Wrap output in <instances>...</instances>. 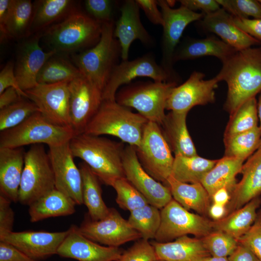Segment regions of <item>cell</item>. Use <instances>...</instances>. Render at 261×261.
Segmentation results:
<instances>
[{
    "mask_svg": "<svg viewBox=\"0 0 261 261\" xmlns=\"http://www.w3.org/2000/svg\"><path fill=\"white\" fill-rule=\"evenodd\" d=\"M142 77L156 82H175L157 63L155 56L147 53L131 60H122L116 67L104 89L103 100H115L116 93L122 86Z\"/></svg>",
    "mask_w": 261,
    "mask_h": 261,
    "instance_id": "obj_13",
    "label": "cell"
},
{
    "mask_svg": "<svg viewBox=\"0 0 261 261\" xmlns=\"http://www.w3.org/2000/svg\"><path fill=\"white\" fill-rule=\"evenodd\" d=\"M58 248L57 255L78 261H119L123 249L102 246L85 237L78 227L72 224Z\"/></svg>",
    "mask_w": 261,
    "mask_h": 261,
    "instance_id": "obj_19",
    "label": "cell"
},
{
    "mask_svg": "<svg viewBox=\"0 0 261 261\" xmlns=\"http://www.w3.org/2000/svg\"><path fill=\"white\" fill-rule=\"evenodd\" d=\"M76 205L70 197L55 188L29 206L30 221L36 222L49 218L72 215L75 212Z\"/></svg>",
    "mask_w": 261,
    "mask_h": 261,
    "instance_id": "obj_30",
    "label": "cell"
},
{
    "mask_svg": "<svg viewBox=\"0 0 261 261\" xmlns=\"http://www.w3.org/2000/svg\"><path fill=\"white\" fill-rule=\"evenodd\" d=\"M242 176L231 192L230 210L238 209L261 194V148L244 163Z\"/></svg>",
    "mask_w": 261,
    "mask_h": 261,
    "instance_id": "obj_24",
    "label": "cell"
},
{
    "mask_svg": "<svg viewBox=\"0 0 261 261\" xmlns=\"http://www.w3.org/2000/svg\"><path fill=\"white\" fill-rule=\"evenodd\" d=\"M175 82L138 81L121 88L115 100L119 104L133 108L148 121L160 126L166 114V104Z\"/></svg>",
    "mask_w": 261,
    "mask_h": 261,
    "instance_id": "obj_7",
    "label": "cell"
},
{
    "mask_svg": "<svg viewBox=\"0 0 261 261\" xmlns=\"http://www.w3.org/2000/svg\"><path fill=\"white\" fill-rule=\"evenodd\" d=\"M157 1L164 20L160 64L173 81L177 83L180 78L174 67V52L187 26L193 21L200 20L204 14L192 11L181 5L179 8L174 9L168 5L166 0Z\"/></svg>",
    "mask_w": 261,
    "mask_h": 261,
    "instance_id": "obj_9",
    "label": "cell"
},
{
    "mask_svg": "<svg viewBox=\"0 0 261 261\" xmlns=\"http://www.w3.org/2000/svg\"><path fill=\"white\" fill-rule=\"evenodd\" d=\"M9 199L0 195V237L13 232L14 213Z\"/></svg>",
    "mask_w": 261,
    "mask_h": 261,
    "instance_id": "obj_48",
    "label": "cell"
},
{
    "mask_svg": "<svg viewBox=\"0 0 261 261\" xmlns=\"http://www.w3.org/2000/svg\"><path fill=\"white\" fill-rule=\"evenodd\" d=\"M33 7L31 35L47 29L78 10L76 1L71 0H35Z\"/></svg>",
    "mask_w": 261,
    "mask_h": 261,
    "instance_id": "obj_29",
    "label": "cell"
},
{
    "mask_svg": "<svg viewBox=\"0 0 261 261\" xmlns=\"http://www.w3.org/2000/svg\"><path fill=\"white\" fill-rule=\"evenodd\" d=\"M237 50L214 35L202 39L188 38L180 42L174 55V63L206 56L218 58L222 62Z\"/></svg>",
    "mask_w": 261,
    "mask_h": 261,
    "instance_id": "obj_26",
    "label": "cell"
},
{
    "mask_svg": "<svg viewBox=\"0 0 261 261\" xmlns=\"http://www.w3.org/2000/svg\"><path fill=\"white\" fill-rule=\"evenodd\" d=\"M158 260L164 261H203L211 256L201 239L184 235L174 241L152 242Z\"/></svg>",
    "mask_w": 261,
    "mask_h": 261,
    "instance_id": "obj_27",
    "label": "cell"
},
{
    "mask_svg": "<svg viewBox=\"0 0 261 261\" xmlns=\"http://www.w3.org/2000/svg\"><path fill=\"white\" fill-rule=\"evenodd\" d=\"M228 259L229 261H260L249 248L239 243Z\"/></svg>",
    "mask_w": 261,
    "mask_h": 261,
    "instance_id": "obj_54",
    "label": "cell"
},
{
    "mask_svg": "<svg viewBox=\"0 0 261 261\" xmlns=\"http://www.w3.org/2000/svg\"><path fill=\"white\" fill-rule=\"evenodd\" d=\"M69 82L38 84L25 93L27 99L36 105L48 121L57 125L72 127Z\"/></svg>",
    "mask_w": 261,
    "mask_h": 261,
    "instance_id": "obj_15",
    "label": "cell"
},
{
    "mask_svg": "<svg viewBox=\"0 0 261 261\" xmlns=\"http://www.w3.org/2000/svg\"><path fill=\"white\" fill-rule=\"evenodd\" d=\"M75 132L71 127L54 124L37 112L18 126L0 132V148H18L27 145L59 146L69 143Z\"/></svg>",
    "mask_w": 261,
    "mask_h": 261,
    "instance_id": "obj_6",
    "label": "cell"
},
{
    "mask_svg": "<svg viewBox=\"0 0 261 261\" xmlns=\"http://www.w3.org/2000/svg\"><path fill=\"white\" fill-rule=\"evenodd\" d=\"M259 2L261 3V0H259Z\"/></svg>",
    "mask_w": 261,
    "mask_h": 261,
    "instance_id": "obj_62",
    "label": "cell"
},
{
    "mask_svg": "<svg viewBox=\"0 0 261 261\" xmlns=\"http://www.w3.org/2000/svg\"><path fill=\"white\" fill-rule=\"evenodd\" d=\"M244 161L226 156L218 160L201 181L211 199L216 190L222 188L228 189L231 194L237 183L236 176L240 173Z\"/></svg>",
    "mask_w": 261,
    "mask_h": 261,
    "instance_id": "obj_32",
    "label": "cell"
},
{
    "mask_svg": "<svg viewBox=\"0 0 261 261\" xmlns=\"http://www.w3.org/2000/svg\"><path fill=\"white\" fill-rule=\"evenodd\" d=\"M0 261H39L34 260L16 247L0 241Z\"/></svg>",
    "mask_w": 261,
    "mask_h": 261,
    "instance_id": "obj_51",
    "label": "cell"
},
{
    "mask_svg": "<svg viewBox=\"0 0 261 261\" xmlns=\"http://www.w3.org/2000/svg\"><path fill=\"white\" fill-rule=\"evenodd\" d=\"M69 143L49 147L48 155L54 172L55 188L70 197L76 205H81L83 203L82 175L74 161Z\"/></svg>",
    "mask_w": 261,
    "mask_h": 261,
    "instance_id": "obj_18",
    "label": "cell"
},
{
    "mask_svg": "<svg viewBox=\"0 0 261 261\" xmlns=\"http://www.w3.org/2000/svg\"><path fill=\"white\" fill-rule=\"evenodd\" d=\"M218 160H209L198 155L187 157L174 156L171 176L184 183H201Z\"/></svg>",
    "mask_w": 261,
    "mask_h": 261,
    "instance_id": "obj_35",
    "label": "cell"
},
{
    "mask_svg": "<svg viewBox=\"0 0 261 261\" xmlns=\"http://www.w3.org/2000/svg\"><path fill=\"white\" fill-rule=\"evenodd\" d=\"M213 203L225 206L231 199V192L226 188L216 190L211 197Z\"/></svg>",
    "mask_w": 261,
    "mask_h": 261,
    "instance_id": "obj_57",
    "label": "cell"
},
{
    "mask_svg": "<svg viewBox=\"0 0 261 261\" xmlns=\"http://www.w3.org/2000/svg\"><path fill=\"white\" fill-rule=\"evenodd\" d=\"M205 74L194 71L183 84L174 87L167 99L166 109L178 113H188L196 105L213 103L215 100V89L220 80L216 75L204 80Z\"/></svg>",
    "mask_w": 261,
    "mask_h": 261,
    "instance_id": "obj_16",
    "label": "cell"
},
{
    "mask_svg": "<svg viewBox=\"0 0 261 261\" xmlns=\"http://www.w3.org/2000/svg\"><path fill=\"white\" fill-rule=\"evenodd\" d=\"M178 1L181 5L192 11H201L204 15L215 12L221 8L217 0H180Z\"/></svg>",
    "mask_w": 261,
    "mask_h": 261,
    "instance_id": "obj_52",
    "label": "cell"
},
{
    "mask_svg": "<svg viewBox=\"0 0 261 261\" xmlns=\"http://www.w3.org/2000/svg\"><path fill=\"white\" fill-rule=\"evenodd\" d=\"M154 246L148 240L140 238L127 250L124 251L119 261H156Z\"/></svg>",
    "mask_w": 261,
    "mask_h": 261,
    "instance_id": "obj_46",
    "label": "cell"
},
{
    "mask_svg": "<svg viewBox=\"0 0 261 261\" xmlns=\"http://www.w3.org/2000/svg\"><path fill=\"white\" fill-rule=\"evenodd\" d=\"M261 139L259 126L224 138V156L245 160L259 149Z\"/></svg>",
    "mask_w": 261,
    "mask_h": 261,
    "instance_id": "obj_37",
    "label": "cell"
},
{
    "mask_svg": "<svg viewBox=\"0 0 261 261\" xmlns=\"http://www.w3.org/2000/svg\"><path fill=\"white\" fill-rule=\"evenodd\" d=\"M14 64L10 61L6 64L0 72V94L9 87H14L24 98L27 99L26 93L21 90L18 83L14 70Z\"/></svg>",
    "mask_w": 261,
    "mask_h": 261,
    "instance_id": "obj_49",
    "label": "cell"
},
{
    "mask_svg": "<svg viewBox=\"0 0 261 261\" xmlns=\"http://www.w3.org/2000/svg\"><path fill=\"white\" fill-rule=\"evenodd\" d=\"M217 75L228 87L224 109L230 115L261 91V47L237 50Z\"/></svg>",
    "mask_w": 261,
    "mask_h": 261,
    "instance_id": "obj_1",
    "label": "cell"
},
{
    "mask_svg": "<svg viewBox=\"0 0 261 261\" xmlns=\"http://www.w3.org/2000/svg\"><path fill=\"white\" fill-rule=\"evenodd\" d=\"M201 239L210 255L214 257H228L238 245L236 239L220 231L214 230Z\"/></svg>",
    "mask_w": 261,
    "mask_h": 261,
    "instance_id": "obj_43",
    "label": "cell"
},
{
    "mask_svg": "<svg viewBox=\"0 0 261 261\" xmlns=\"http://www.w3.org/2000/svg\"><path fill=\"white\" fill-rule=\"evenodd\" d=\"M39 110L30 100L22 99L0 109V131L14 128Z\"/></svg>",
    "mask_w": 261,
    "mask_h": 261,
    "instance_id": "obj_41",
    "label": "cell"
},
{
    "mask_svg": "<svg viewBox=\"0 0 261 261\" xmlns=\"http://www.w3.org/2000/svg\"><path fill=\"white\" fill-rule=\"evenodd\" d=\"M257 110L258 117L260 122V126L259 127L261 131V94L259 97L258 102H257ZM260 148H261V139L259 149Z\"/></svg>",
    "mask_w": 261,
    "mask_h": 261,
    "instance_id": "obj_59",
    "label": "cell"
},
{
    "mask_svg": "<svg viewBox=\"0 0 261 261\" xmlns=\"http://www.w3.org/2000/svg\"><path fill=\"white\" fill-rule=\"evenodd\" d=\"M165 185L169 188L173 199L187 210L201 214L208 211L211 198L201 183L181 182L170 176Z\"/></svg>",
    "mask_w": 261,
    "mask_h": 261,
    "instance_id": "obj_31",
    "label": "cell"
},
{
    "mask_svg": "<svg viewBox=\"0 0 261 261\" xmlns=\"http://www.w3.org/2000/svg\"><path fill=\"white\" fill-rule=\"evenodd\" d=\"M22 97H23L14 88H8L0 94V109L19 101Z\"/></svg>",
    "mask_w": 261,
    "mask_h": 261,
    "instance_id": "obj_56",
    "label": "cell"
},
{
    "mask_svg": "<svg viewBox=\"0 0 261 261\" xmlns=\"http://www.w3.org/2000/svg\"><path fill=\"white\" fill-rule=\"evenodd\" d=\"M115 22L102 24L99 42L94 46L73 56L83 75L103 91L121 56V46L114 36Z\"/></svg>",
    "mask_w": 261,
    "mask_h": 261,
    "instance_id": "obj_5",
    "label": "cell"
},
{
    "mask_svg": "<svg viewBox=\"0 0 261 261\" xmlns=\"http://www.w3.org/2000/svg\"><path fill=\"white\" fill-rule=\"evenodd\" d=\"M26 152L23 147L0 148V195L18 202Z\"/></svg>",
    "mask_w": 261,
    "mask_h": 261,
    "instance_id": "obj_25",
    "label": "cell"
},
{
    "mask_svg": "<svg viewBox=\"0 0 261 261\" xmlns=\"http://www.w3.org/2000/svg\"><path fill=\"white\" fill-rule=\"evenodd\" d=\"M82 178L83 203L88 209L87 214L93 220L105 218L109 212L102 197L99 179L84 162L79 167Z\"/></svg>",
    "mask_w": 261,
    "mask_h": 261,
    "instance_id": "obj_34",
    "label": "cell"
},
{
    "mask_svg": "<svg viewBox=\"0 0 261 261\" xmlns=\"http://www.w3.org/2000/svg\"><path fill=\"white\" fill-rule=\"evenodd\" d=\"M237 241L238 243L249 248L261 261V220L256 221L250 229Z\"/></svg>",
    "mask_w": 261,
    "mask_h": 261,
    "instance_id": "obj_47",
    "label": "cell"
},
{
    "mask_svg": "<svg viewBox=\"0 0 261 261\" xmlns=\"http://www.w3.org/2000/svg\"><path fill=\"white\" fill-rule=\"evenodd\" d=\"M155 241L165 243L192 234L203 238L214 231L213 221L189 212L174 199L161 209Z\"/></svg>",
    "mask_w": 261,
    "mask_h": 261,
    "instance_id": "obj_11",
    "label": "cell"
},
{
    "mask_svg": "<svg viewBox=\"0 0 261 261\" xmlns=\"http://www.w3.org/2000/svg\"><path fill=\"white\" fill-rule=\"evenodd\" d=\"M156 261H164L161 260H158Z\"/></svg>",
    "mask_w": 261,
    "mask_h": 261,
    "instance_id": "obj_61",
    "label": "cell"
},
{
    "mask_svg": "<svg viewBox=\"0 0 261 261\" xmlns=\"http://www.w3.org/2000/svg\"><path fill=\"white\" fill-rule=\"evenodd\" d=\"M260 203V199L257 197L228 216L213 221L214 230L224 232L237 240L255 222L256 211Z\"/></svg>",
    "mask_w": 261,
    "mask_h": 261,
    "instance_id": "obj_33",
    "label": "cell"
},
{
    "mask_svg": "<svg viewBox=\"0 0 261 261\" xmlns=\"http://www.w3.org/2000/svg\"><path fill=\"white\" fill-rule=\"evenodd\" d=\"M78 228L86 238L109 246L119 247L142 238L141 234L114 208H109L108 215L99 220H92L87 214Z\"/></svg>",
    "mask_w": 261,
    "mask_h": 261,
    "instance_id": "obj_12",
    "label": "cell"
},
{
    "mask_svg": "<svg viewBox=\"0 0 261 261\" xmlns=\"http://www.w3.org/2000/svg\"><path fill=\"white\" fill-rule=\"evenodd\" d=\"M55 188L54 174L48 152L42 145H32L25 153L18 202L29 206Z\"/></svg>",
    "mask_w": 261,
    "mask_h": 261,
    "instance_id": "obj_8",
    "label": "cell"
},
{
    "mask_svg": "<svg viewBox=\"0 0 261 261\" xmlns=\"http://www.w3.org/2000/svg\"><path fill=\"white\" fill-rule=\"evenodd\" d=\"M69 144L73 157L83 160L106 185L112 187L116 180L126 177L122 142L83 132L75 134Z\"/></svg>",
    "mask_w": 261,
    "mask_h": 261,
    "instance_id": "obj_2",
    "label": "cell"
},
{
    "mask_svg": "<svg viewBox=\"0 0 261 261\" xmlns=\"http://www.w3.org/2000/svg\"><path fill=\"white\" fill-rule=\"evenodd\" d=\"M68 232L65 231L12 232L0 237V241L14 246L29 257L40 261L57 254Z\"/></svg>",
    "mask_w": 261,
    "mask_h": 261,
    "instance_id": "obj_20",
    "label": "cell"
},
{
    "mask_svg": "<svg viewBox=\"0 0 261 261\" xmlns=\"http://www.w3.org/2000/svg\"><path fill=\"white\" fill-rule=\"evenodd\" d=\"M187 114L170 111L166 115L160 126L162 133L174 156L190 157L197 155L187 129Z\"/></svg>",
    "mask_w": 261,
    "mask_h": 261,
    "instance_id": "obj_28",
    "label": "cell"
},
{
    "mask_svg": "<svg viewBox=\"0 0 261 261\" xmlns=\"http://www.w3.org/2000/svg\"><path fill=\"white\" fill-rule=\"evenodd\" d=\"M85 7L87 14L102 24L115 22L113 15L117 1L110 0H86Z\"/></svg>",
    "mask_w": 261,
    "mask_h": 261,
    "instance_id": "obj_45",
    "label": "cell"
},
{
    "mask_svg": "<svg viewBox=\"0 0 261 261\" xmlns=\"http://www.w3.org/2000/svg\"><path fill=\"white\" fill-rule=\"evenodd\" d=\"M71 126L83 133L103 101V90L82 74L69 82Z\"/></svg>",
    "mask_w": 261,
    "mask_h": 261,
    "instance_id": "obj_14",
    "label": "cell"
},
{
    "mask_svg": "<svg viewBox=\"0 0 261 261\" xmlns=\"http://www.w3.org/2000/svg\"><path fill=\"white\" fill-rule=\"evenodd\" d=\"M57 54L51 57L40 70L37 77L38 84L70 82L82 74L76 66Z\"/></svg>",
    "mask_w": 261,
    "mask_h": 261,
    "instance_id": "obj_38",
    "label": "cell"
},
{
    "mask_svg": "<svg viewBox=\"0 0 261 261\" xmlns=\"http://www.w3.org/2000/svg\"><path fill=\"white\" fill-rule=\"evenodd\" d=\"M33 3L30 0H12L5 26L7 38L23 39L31 35Z\"/></svg>",
    "mask_w": 261,
    "mask_h": 261,
    "instance_id": "obj_36",
    "label": "cell"
},
{
    "mask_svg": "<svg viewBox=\"0 0 261 261\" xmlns=\"http://www.w3.org/2000/svg\"><path fill=\"white\" fill-rule=\"evenodd\" d=\"M42 35L37 33L24 42L19 49L14 68L19 86L25 91L38 85V75L45 62L58 53L44 52L39 44Z\"/></svg>",
    "mask_w": 261,
    "mask_h": 261,
    "instance_id": "obj_22",
    "label": "cell"
},
{
    "mask_svg": "<svg viewBox=\"0 0 261 261\" xmlns=\"http://www.w3.org/2000/svg\"><path fill=\"white\" fill-rule=\"evenodd\" d=\"M233 17L223 8L204 15L199 20L200 25L205 30L218 36L224 42L237 50L258 46L261 42L237 27Z\"/></svg>",
    "mask_w": 261,
    "mask_h": 261,
    "instance_id": "obj_23",
    "label": "cell"
},
{
    "mask_svg": "<svg viewBox=\"0 0 261 261\" xmlns=\"http://www.w3.org/2000/svg\"><path fill=\"white\" fill-rule=\"evenodd\" d=\"M225 206L213 203L208 209L211 217L216 220H218L224 218L226 214Z\"/></svg>",
    "mask_w": 261,
    "mask_h": 261,
    "instance_id": "obj_58",
    "label": "cell"
},
{
    "mask_svg": "<svg viewBox=\"0 0 261 261\" xmlns=\"http://www.w3.org/2000/svg\"><path fill=\"white\" fill-rule=\"evenodd\" d=\"M232 17L233 21L237 27L261 42V19Z\"/></svg>",
    "mask_w": 261,
    "mask_h": 261,
    "instance_id": "obj_53",
    "label": "cell"
},
{
    "mask_svg": "<svg viewBox=\"0 0 261 261\" xmlns=\"http://www.w3.org/2000/svg\"><path fill=\"white\" fill-rule=\"evenodd\" d=\"M112 187L116 192V202L121 209L131 212L149 204L146 199L126 177L116 180Z\"/></svg>",
    "mask_w": 261,
    "mask_h": 261,
    "instance_id": "obj_42",
    "label": "cell"
},
{
    "mask_svg": "<svg viewBox=\"0 0 261 261\" xmlns=\"http://www.w3.org/2000/svg\"><path fill=\"white\" fill-rule=\"evenodd\" d=\"M148 121L139 113L118 103L116 100H103L84 130L93 135L116 137L129 145L138 146L145 125Z\"/></svg>",
    "mask_w": 261,
    "mask_h": 261,
    "instance_id": "obj_3",
    "label": "cell"
},
{
    "mask_svg": "<svg viewBox=\"0 0 261 261\" xmlns=\"http://www.w3.org/2000/svg\"><path fill=\"white\" fill-rule=\"evenodd\" d=\"M136 1L149 21L154 25L162 27L164 24L163 17L161 11L158 9L157 0H136Z\"/></svg>",
    "mask_w": 261,
    "mask_h": 261,
    "instance_id": "obj_50",
    "label": "cell"
},
{
    "mask_svg": "<svg viewBox=\"0 0 261 261\" xmlns=\"http://www.w3.org/2000/svg\"><path fill=\"white\" fill-rule=\"evenodd\" d=\"M258 118L257 102L255 97L242 104L230 115L224 139L257 127Z\"/></svg>",
    "mask_w": 261,
    "mask_h": 261,
    "instance_id": "obj_40",
    "label": "cell"
},
{
    "mask_svg": "<svg viewBox=\"0 0 261 261\" xmlns=\"http://www.w3.org/2000/svg\"><path fill=\"white\" fill-rule=\"evenodd\" d=\"M228 13L234 17L261 19V3L256 0H217Z\"/></svg>",
    "mask_w": 261,
    "mask_h": 261,
    "instance_id": "obj_44",
    "label": "cell"
},
{
    "mask_svg": "<svg viewBox=\"0 0 261 261\" xmlns=\"http://www.w3.org/2000/svg\"><path fill=\"white\" fill-rule=\"evenodd\" d=\"M135 149L145 171L155 179L165 184L171 175L174 157L160 126L148 121L144 129L141 144Z\"/></svg>",
    "mask_w": 261,
    "mask_h": 261,
    "instance_id": "obj_10",
    "label": "cell"
},
{
    "mask_svg": "<svg viewBox=\"0 0 261 261\" xmlns=\"http://www.w3.org/2000/svg\"><path fill=\"white\" fill-rule=\"evenodd\" d=\"M102 24L79 9L60 22L51 26L43 36L57 53L84 51L100 41Z\"/></svg>",
    "mask_w": 261,
    "mask_h": 261,
    "instance_id": "obj_4",
    "label": "cell"
},
{
    "mask_svg": "<svg viewBox=\"0 0 261 261\" xmlns=\"http://www.w3.org/2000/svg\"><path fill=\"white\" fill-rule=\"evenodd\" d=\"M12 0H0V41L7 39L5 26L11 9Z\"/></svg>",
    "mask_w": 261,
    "mask_h": 261,
    "instance_id": "obj_55",
    "label": "cell"
},
{
    "mask_svg": "<svg viewBox=\"0 0 261 261\" xmlns=\"http://www.w3.org/2000/svg\"><path fill=\"white\" fill-rule=\"evenodd\" d=\"M140 9L136 0H125L119 8L120 16L115 23L114 36L120 45L123 61L128 60L130 45L135 40L147 46L154 44L153 37L141 21Z\"/></svg>",
    "mask_w": 261,
    "mask_h": 261,
    "instance_id": "obj_21",
    "label": "cell"
},
{
    "mask_svg": "<svg viewBox=\"0 0 261 261\" xmlns=\"http://www.w3.org/2000/svg\"><path fill=\"white\" fill-rule=\"evenodd\" d=\"M123 164L126 178L146 199L149 204L162 209L173 198L169 188L158 181L143 168L135 147L125 146Z\"/></svg>",
    "mask_w": 261,
    "mask_h": 261,
    "instance_id": "obj_17",
    "label": "cell"
},
{
    "mask_svg": "<svg viewBox=\"0 0 261 261\" xmlns=\"http://www.w3.org/2000/svg\"><path fill=\"white\" fill-rule=\"evenodd\" d=\"M203 261H229L228 257H218L210 256L206 258Z\"/></svg>",
    "mask_w": 261,
    "mask_h": 261,
    "instance_id": "obj_60",
    "label": "cell"
},
{
    "mask_svg": "<svg viewBox=\"0 0 261 261\" xmlns=\"http://www.w3.org/2000/svg\"><path fill=\"white\" fill-rule=\"evenodd\" d=\"M157 207L146 204L130 212L128 222L143 239H155L161 220L160 212Z\"/></svg>",
    "mask_w": 261,
    "mask_h": 261,
    "instance_id": "obj_39",
    "label": "cell"
}]
</instances>
